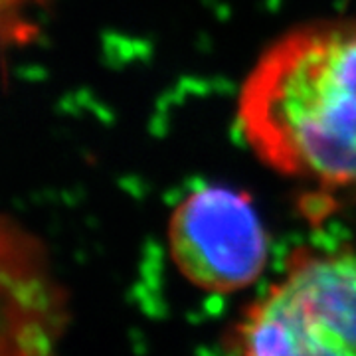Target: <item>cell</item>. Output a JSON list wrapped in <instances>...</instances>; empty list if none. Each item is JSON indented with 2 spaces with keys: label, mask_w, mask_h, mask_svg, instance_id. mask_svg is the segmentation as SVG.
Returning a JSON list of instances; mask_svg holds the SVG:
<instances>
[{
  "label": "cell",
  "mask_w": 356,
  "mask_h": 356,
  "mask_svg": "<svg viewBox=\"0 0 356 356\" xmlns=\"http://www.w3.org/2000/svg\"><path fill=\"white\" fill-rule=\"evenodd\" d=\"M243 137L267 165L323 186H356V20L273 44L240 95Z\"/></svg>",
  "instance_id": "cell-1"
},
{
  "label": "cell",
  "mask_w": 356,
  "mask_h": 356,
  "mask_svg": "<svg viewBox=\"0 0 356 356\" xmlns=\"http://www.w3.org/2000/svg\"><path fill=\"white\" fill-rule=\"evenodd\" d=\"M226 344L252 356H356L355 252H299Z\"/></svg>",
  "instance_id": "cell-2"
},
{
  "label": "cell",
  "mask_w": 356,
  "mask_h": 356,
  "mask_svg": "<svg viewBox=\"0 0 356 356\" xmlns=\"http://www.w3.org/2000/svg\"><path fill=\"white\" fill-rule=\"evenodd\" d=\"M178 271L208 293L252 285L267 261V236L248 194L208 184L178 204L168 224Z\"/></svg>",
  "instance_id": "cell-3"
},
{
  "label": "cell",
  "mask_w": 356,
  "mask_h": 356,
  "mask_svg": "<svg viewBox=\"0 0 356 356\" xmlns=\"http://www.w3.org/2000/svg\"><path fill=\"white\" fill-rule=\"evenodd\" d=\"M67 323V295L46 245L0 214V355H46Z\"/></svg>",
  "instance_id": "cell-4"
},
{
  "label": "cell",
  "mask_w": 356,
  "mask_h": 356,
  "mask_svg": "<svg viewBox=\"0 0 356 356\" xmlns=\"http://www.w3.org/2000/svg\"><path fill=\"white\" fill-rule=\"evenodd\" d=\"M32 2L34 0H0V46H18L32 40L34 26L24 16Z\"/></svg>",
  "instance_id": "cell-5"
}]
</instances>
